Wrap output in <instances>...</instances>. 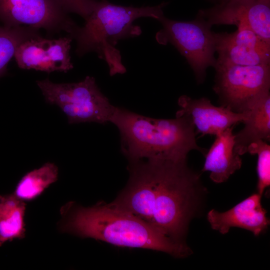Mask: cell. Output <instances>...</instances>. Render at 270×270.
I'll return each mask as SVG.
<instances>
[{"mask_svg":"<svg viewBox=\"0 0 270 270\" xmlns=\"http://www.w3.org/2000/svg\"><path fill=\"white\" fill-rule=\"evenodd\" d=\"M38 29L28 26H0V77L6 74L7 66L23 42L41 36Z\"/></svg>","mask_w":270,"mask_h":270,"instance_id":"19","label":"cell"},{"mask_svg":"<svg viewBox=\"0 0 270 270\" xmlns=\"http://www.w3.org/2000/svg\"><path fill=\"white\" fill-rule=\"evenodd\" d=\"M237 28L232 33L214 32L215 50L218 54L215 66L270 64V44L246 24H240Z\"/></svg>","mask_w":270,"mask_h":270,"instance_id":"11","label":"cell"},{"mask_svg":"<svg viewBox=\"0 0 270 270\" xmlns=\"http://www.w3.org/2000/svg\"><path fill=\"white\" fill-rule=\"evenodd\" d=\"M72 40L69 35L54 40L44 38L46 54L56 71L66 72L73 68L70 55Z\"/></svg>","mask_w":270,"mask_h":270,"instance_id":"20","label":"cell"},{"mask_svg":"<svg viewBox=\"0 0 270 270\" xmlns=\"http://www.w3.org/2000/svg\"><path fill=\"white\" fill-rule=\"evenodd\" d=\"M247 152L257 154L258 193L262 196L270 185V146L266 142L258 140L250 144Z\"/></svg>","mask_w":270,"mask_h":270,"instance_id":"21","label":"cell"},{"mask_svg":"<svg viewBox=\"0 0 270 270\" xmlns=\"http://www.w3.org/2000/svg\"><path fill=\"white\" fill-rule=\"evenodd\" d=\"M36 84L46 102L58 106L69 124L110 122L116 107L102 93L94 77L87 76L78 82L62 84L46 78Z\"/></svg>","mask_w":270,"mask_h":270,"instance_id":"5","label":"cell"},{"mask_svg":"<svg viewBox=\"0 0 270 270\" xmlns=\"http://www.w3.org/2000/svg\"><path fill=\"white\" fill-rule=\"evenodd\" d=\"M60 214L58 227L63 232L118 246L160 251L176 258L192 252L185 243L172 240L151 224L110 204L102 202L85 208L69 202Z\"/></svg>","mask_w":270,"mask_h":270,"instance_id":"1","label":"cell"},{"mask_svg":"<svg viewBox=\"0 0 270 270\" xmlns=\"http://www.w3.org/2000/svg\"><path fill=\"white\" fill-rule=\"evenodd\" d=\"M198 176L186 161L158 159V180L151 224L172 240L184 242L195 204Z\"/></svg>","mask_w":270,"mask_h":270,"instance_id":"4","label":"cell"},{"mask_svg":"<svg viewBox=\"0 0 270 270\" xmlns=\"http://www.w3.org/2000/svg\"><path fill=\"white\" fill-rule=\"evenodd\" d=\"M118 128L122 152L129 160L164 159L186 161L192 150L202 152L190 118H154L116 107L110 120Z\"/></svg>","mask_w":270,"mask_h":270,"instance_id":"2","label":"cell"},{"mask_svg":"<svg viewBox=\"0 0 270 270\" xmlns=\"http://www.w3.org/2000/svg\"><path fill=\"white\" fill-rule=\"evenodd\" d=\"M167 2L154 6L134 7L113 4L100 0L84 26H80L74 40L76 52L80 56L96 52L108 65L111 76L126 72L120 50L116 47L120 40L140 36L142 30L134 22L150 17L159 21L164 16L162 8Z\"/></svg>","mask_w":270,"mask_h":270,"instance_id":"3","label":"cell"},{"mask_svg":"<svg viewBox=\"0 0 270 270\" xmlns=\"http://www.w3.org/2000/svg\"><path fill=\"white\" fill-rule=\"evenodd\" d=\"M262 196L254 194L238 203L230 210L219 212L214 209L207 214L211 228L222 234H226L231 228L248 230L258 236L270 224L266 211L261 203Z\"/></svg>","mask_w":270,"mask_h":270,"instance_id":"13","label":"cell"},{"mask_svg":"<svg viewBox=\"0 0 270 270\" xmlns=\"http://www.w3.org/2000/svg\"><path fill=\"white\" fill-rule=\"evenodd\" d=\"M219 2L221 0H218Z\"/></svg>","mask_w":270,"mask_h":270,"instance_id":"24","label":"cell"},{"mask_svg":"<svg viewBox=\"0 0 270 270\" xmlns=\"http://www.w3.org/2000/svg\"><path fill=\"white\" fill-rule=\"evenodd\" d=\"M214 68V90L222 106L234 112H247L270 92V64L221 65Z\"/></svg>","mask_w":270,"mask_h":270,"instance_id":"7","label":"cell"},{"mask_svg":"<svg viewBox=\"0 0 270 270\" xmlns=\"http://www.w3.org/2000/svg\"><path fill=\"white\" fill-rule=\"evenodd\" d=\"M233 127L216 136L207 154L202 172H210V177L216 183L226 181L242 164L240 156L234 150L235 135Z\"/></svg>","mask_w":270,"mask_h":270,"instance_id":"14","label":"cell"},{"mask_svg":"<svg viewBox=\"0 0 270 270\" xmlns=\"http://www.w3.org/2000/svg\"><path fill=\"white\" fill-rule=\"evenodd\" d=\"M58 174L57 166L47 162L26 174L17 184L13 194L22 200H32L58 180Z\"/></svg>","mask_w":270,"mask_h":270,"instance_id":"17","label":"cell"},{"mask_svg":"<svg viewBox=\"0 0 270 270\" xmlns=\"http://www.w3.org/2000/svg\"><path fill=\"white\" fill-rule=\"evenodd\" d=\"M14 57L18 66L22 69H34L47 72L56 71L48 58L42 36L22 42L17 48Z\"/></svg>","mask_w":270,"mask_h":270,"instance_id":"18","label":"cell"},{"mask_svg":"<svg viewBox=\"0 0 270 270\" xmlns=\"http://www.w3.org/2000/svg\"><path fill=\"white\" fill-rule=\"evenodd\" d=\"M267 0V1H270V0Z\"/></svg>","mask_w":270,"mask_h":270,"instance_id":"23","label":"cell"},{"mask_svg":"<svg viewBox=\"0 0 270 270\" xmlns=\"http://www.w3.org/2000/svg\"><path fill=\"white\" fill-rule=\"evenodd\" d=\"M244 127L234 137V151L242 156L252 143L270 138V94H264L247 112Z\"/></svg>","mask_w":270,"mask_h":270,"instance_id":"15","label":"cell"},{"mask_svg":"<svg viewBox=\"0 0 270 270\" xmlns=\"http://www.w3.org/2000/svg\"><path fill=\"white\" fill-rule=\"evenodd\" d=\"M59 0H0L4 26L42 28L51 34L66 32L74 39L80 28Z\"/></svg>","mask_w":270,"mask_h":270,"instance_id":"8","label":"cell"},{"mask_svg":"<svg viewBox=\"0 0 270 270\" xmlns=\"http://www.w3.org/2000/svg\"><path fill=\"white\" fill-rule=\"evenodd\" d=\"M130 162L128 183L110 204L151 224L158 180V160Z\"/></svg>","mask_w":270,"mask_h":270,"instance_id":"9","label":"cell"},{"mask_svg":"<svg viewBox=\"0 0 270 270\" xmlns=\"http://www.w3.org/2000/svg\"><path fill=\"white\" fill-rule=\"evenodd\" d=\"M197 17L213 24H246L270 44V1L221 0L214 6L200 10Z\"/></svg>","mask_w":270,"mask_h":270,"instance_id":"10","label":"cell"},{"mask_svg":"<svg viewBox=\"0 0 270 270\" xmlns=\"http://www.w3.org/2000/svg\"><path fill=\"white\" fill-rule=\"evenodd\" d=\"M68 12L75 13L86 20L96 6L98 0H59Z\"/></svg>","mask_w":270,"mask_h":270,"instance_id":"22","label":"cell"},{"mask_svg":"<svg viewBox=\"0 0 270 270\" xmlns=\"http://www.w3.org/2000/svg\"><path fill=\"white\" fill-rule=\"evenodd\" d=\"M180 109L176 116H186L190 118L196 133L202 135L216 136L226 129L243 122L247 112H236L228 108L212 104L206 98L194 99L186 95L178 100Z\"/></svg>","mask_w":270,"mask_h":270,"instance_id":"12","label":"cell"},{"mask_svg":"<svg viewBox=\"0 0 270 270\" xmlns=\"http://www.w3.org/2000/svg\"><path fill=\"white\" fill-rule=\"evenodd\" d=\"M26 203L14 194H0V246L24 238Z\"/></svg>","mask_w":270,"mask_h":270,"instance_id":"16","label":"cell"},{"mask_svg":"<svg viewBox=\"0 0 270 270\" xmlns=\"http://www.w3.org/2000/svg\"><path fill=\"white\" fill-rule=\"evenodd\" d=\"M162 28L156 35L158 43L173 45L187 60L198 82H202L206 70L214 66L216 59L214 32L211 26L196 17L192 21H178L163 16Z\"/></svg>","mask_w":270,"mask_h":270,"instance_id":"6","label":"cell"}]
</instances>
